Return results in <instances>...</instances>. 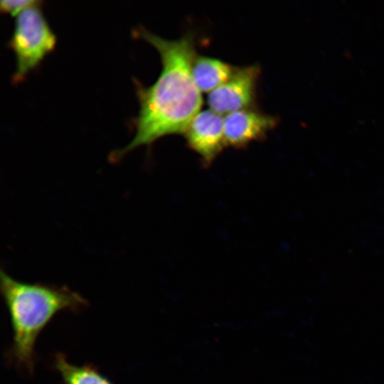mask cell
Returning a JSON list of instances; mask_svg holds the SVG:
<instances>
[{
    "instance_id": "1",
    "label": "cell",
    "mask_w": 384,
    "mask_h": 384,
    "mask_svg": "<svg viewBox=\"0 0 384 384\" xmlns=\"http://www.w3.org/2000/svg\"><path fill=\"white\" fill-rule=\"evenodd\" d=\"M134 34L155 48L162 67L156 80L149 87L134 80L139 104L134 119L135 134L126 146L111 154L110 159L114 161L161 137L183 134L191 120L201 111L203 103L201 92L191 75L192 63L197 54L193 34L169 40L142 26L135 29Z\"/></svg>"
},
{
    "instance_id": "2",
    "label": "cell",
    "mask_w": 384,
    "mask_h": 384,
    "mask_svg": "<svg viewBox=\"0 0 384 384\" xmlns=\"http://www.w3.org/2000/svg\"><path fill=\"white\" fill-rule=\"evenodd\" d=\"M0 290L13 331L9 358L18 370L32 375L35 343L41 331L58 312H79L88 302L66 286L26 283L3 270L0 272Z\"/></svg>"
},
{
    "instance_id": "3",
    "label": "cell",
    "mask_w": 384,
    "mask_h": 384,
    "mask_svg": "<svg viewBox=\"0 0 384 384\" xmlns=\"http://www.w3.org/2000/svg\"><path fill=\"white\" fill-rule=\"evenodd\" d=\"M42 3L26 9L16 17L8 42L16 58L14 83L23 81L55 47L56 36L42 12Z\"/></svg>"
},
{
    "instance_id": "4",
    "label": "cell",
    "mask_w": 384,
    "mask_h": 384,
    "mask_svg": "<svg viewBox=\"0 0 384 384\" xmlns=\"http://www.w3.org/2000/svg\"><path fill=\"white\" fill-rule=\"evenodd\" d=\"M260 73V68L256 64L235 67L228 80L208 93L209 109L227 115L253 107Z\"/></svg>"
},
{
    "instance_id": "5",
    "label": "cell",
    "mask_w": 384,
    "mask_h": 384,
    "mask_svg": "<svg viewBox=\"0 0 384 384\" xmlns=\"http://www.w3.org/2000/svg\"><path fill=\"white\" fill-rule=\"evenodd\" d=\"M183 134L188 147L198 154L206 165L226 146L224 117L210 109L198 112Z\"/></svg>"
},
{
    "instance_id": "6",
    "label": "cell",
    "mask_w": 384,
    "mask_h": 384,
    "mask_svg": "<svg viewBox=\"0 0 384 384\" xmlns=\"http://www.w3.org/2000/svg\"><path fill=\"white\" fill-rule=\"evenodd\" d=\"M277 122L275 117L254 107L230 113L224 117L226 146L240 149L262 140Z\"/></svg>"
},
{
    "instance_id": "7",
    "label": "cell",
    "mask_w": 384,
    "mask_h": 384,
    "mask_svg": "<svg viewBox=\"0 0 384 384\" xmlns=\"http://www.w3.org/2000/svg\"><path fill=\"white\" fill-rule=\"evenodd\" d=\"M235 68L218 58L196 54L191 65V75L201 92L210 93L230 78Z\"/></svg>"
},
{
    "instance_id": "8",
    "label": "cell",
    "mask_w": 384,
    "mask_h": 384,
    "mask_svg": "<svg viewBox=\"0 0 384 384\" xmlns=\"http://www.w3.org/2000/svg\"><path fill=\"white\" fill-rule=\"evenodd\" d=\"M53 364L63 384H113L92 365H73L62 353L55 356Z\"/></svg>"
},
{
    "instance_id": "9",
    "label": "cell",
    "mask_w": 384,
    "mask_h": 384,
    "mask_svg": "<svg viewBox=\"0 0 384 384\" xmlns=\"http://www.w3.org/2000/svg\"><path fill=\"white\" fill-rule=\"evenodd\" d=\"M38 0H5L0 2V10L12 16H18L26 9L39 3Z\"/></svg>"
}]
</instances>
